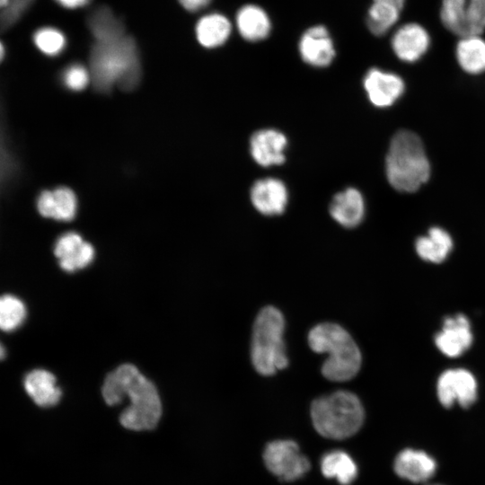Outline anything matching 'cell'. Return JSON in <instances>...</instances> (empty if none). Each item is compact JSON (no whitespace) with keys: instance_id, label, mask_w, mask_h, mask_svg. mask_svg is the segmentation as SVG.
Instances as JSON below:
<instances>
[{"instance_id":"6da1fadb","label":"cell","mask_w":485,"mask_h":485,"mask_svg":"<svg viewBox=\"0 0 485 485\" xmlns=\"http://www.w3.org/2000/svg\"><path fill=\"white\" fill-rule=\"evenodd\" d=\"M102 396L107 404L121 403L126 397L129 405L120 413V424L134 431L154 429L162 416V402L154 384L131 364H123L104 380Z\"/></svg>"},{"instance_id":"7a4b0ae2","label":"cell","mask_w":485,"mask_h":485,"mask_svg":"<svg viewBox=\"0 0 485 485\" xmlns=\"http://www.w3.org/2000/svg\"><path fill=\"white\" fill-rule=\"evenodd\" d=\"M91 81L95 90L108 93L116 84L131 91L141 78V66L137 44L131 37L95 42L90 53Z\"/></svg>"},{"instance_id":"3957f363","label":"cell","mask_w":485,"mask_h":485,"mask_svg":"<svg viewBox=\"0 0 485 485\" xmlns=\"http://www.w3.org/2000/svg\"><path fill=\"white\" fill-rule=\"evenodd\" d=\"M389 183L401 192H414L430 176V164L419 136L398 131L391 140L385 160Z\"/></svg>"},{"instance_id":"277c9868","label":"cell","mask_w":485,"mask_h":485,"mask_svg":"<svg viewBox=\"0 0 485 485\" xmlns=\"http://www.w3.org/2000/svg\"><path fill=\"white\" fill-rule=\"evenodd\" d=\"M308 344L316 353H327L322 373L331 381L353 378L361 366V353L349 333L332 322L314 326L308 334Z\"/></svg>"},{"instance_id":"5b68a950","label":"cell","mask_w":485,"mask_h":485,"mask_svg":"<svg viewBox=\"0 0 485 485\" xmlns=\"http://www.w3.org/2000/svg\"><path fill=\"white\" fill-rule=\"evenodd\" d=\"M311 418L321 436L330 439H344L360 429L365 412L356 394L348 391H337L313 401Z\"/></svg>"},{"instance_id":"8992f818","label":"cell","mask_w":485,"mask_h":485,"mask_svg":"<svg viewBox=\"0 0 485 485\" xmlns=\"http://www.w3.org/2000/svg\"><path fill=\"white\" fill-rule=\"evenodd\" d=\"M284 329V316L274 306L264 307L254 321L251 357L254 368L262 375H274L288 364Z\"/></svg>"},{"instance_id":"52a82bcc","label":"cell","mask_w":485,"mask_h":485,"mask_svg":"<svg viewBox=\"0 0 485 485\" xmlns=\"http://www.w3.org/2000/svg\"><path fill=\"white\" fill-rule=\"evenodd\" d=\"M263 460L268 470L284 481L302 478L310 469V462L293 440L269 443L264 449Z\"/></svg>"},{"instance_id":"ba28073f","label":"cell","mask_w":485,"mask_h":485,"mask_svg":"<svg viewBox=\"0 0 485 485\" xmlns=\"http://www.w3.org/2000/svg\"><path fill=\"white\" fill-rule=\"evenodd\" d=\"M476 395V380L465 369H450L438 378L437 396L445 407H451L454 402L469 407L475 401Z\"/></svg>"},{"instance_id":"9c48e42d","label":"cell","mask_w":485,"mask_h":485,"mask_svg":"<svg viewBox=\"0 0 485 485\" xmlns=\"http://www.w3.org/2000/svg\"><path fill=\"white\" fill-rule=\"evenodd\" d=\"M392 48L402 61L415 62L428 49L430 37L427 30L419 23L403 24L393 33Z\"/></svg>"},{"instance_id":"30bf717a","label":"cell","mask_w":485,"mask_h":485,"mask_svg":"<svg viewBox=\"0 0 485 485\" xmlns=\"http://www.w3.org/2000/svg\"><path fill=\"white\" fill-rule=\"evenodd\" d=\"M364 87L372 104L384 108L400 98L404 91V83L395 74L372 68L364 78Z\"/></svg>"},{"instance_id":"8fae6325","label":"cell","mask_w":485,"mask_h":485,"mask_svg":"<svg viewBox=\"0 0 485 485\" xmlns=\"http://www.w3.org/2000/svg\"><path fill=\"white\" fill-rule=\"evenodd\" d=\"M54 254L60 267L74 272L88 266L93 260L94 249L76 233H66L56 242Z\"/></svg>"},{"instance_id":"7c38bea8","label":"cell","mask_w":485,"mask_h":485,"mask_svg":"<svg viewBox=\"0 0 485 485\" xmlns=\"http://www.w3.org/2000/svg\"><path fill=\"white\" fill-rule=\"evenodd\" d=\"M435 342L445 356L454 357L462 355L472 342L468 319L463 314L446 318L442 331L436 335Z\"/></svg>"},{"instance_id":"4fadbf2b","label":"cell","mask_w":485,"mask_h":485,"mask_svg":"<svg viewBox=\"0 0 485 485\" xmlns=\"http://www.w3.org/2000/svg\"><path fill=\"white\" fill-rule=\"evenodd\" d=\"M288 199L285 184L275 178L257 181L251 190L254 207L263 215L275 216L284 212Z\"/></svg>"},{"instance_id":"5bb4252c","label":"cell","mask_w":485,"mask_h":485,"mask_svg":"<svg viewBox=\"0 0 485 485\" xmlns=\"http://www.w3.org/2000/svg\"><path fill=\"white\" fill-rule=\"evenodd\" d=\"M287 144V137L281 132L275 129H261L251 137V154L261 166L279 165L285 162L284 150Z\"/></svg>"},{"instance_id":"9a60e30c","label":"cell","mask_w":485,"mask_h":485,"mask_svg":"<svg viewBox=\"0 0 485 485\" xmlns=\"http://www.w3.org/2000/svg\"><path fill=\"white\" fill-rule=\"evenodd\" d=\"M299 51L304 62L317 67L330 65L335 56L332 40L323 26L312 27L304 33Z\"/></svg>"},{"instance_id":"2e32d148","label":"cell","mask_w":485,"mask_h":485,"mask_svg":"<svg viewBox=\"0 0 485 485\" xmlns=\"http://www.w3.org/2000/svg\"><path fill=\"white\" fill-rule=\"evenodd\" d=\"M37 207L45 217L61 221L72 220L77 209L75 193L68 188L60 187L54 190H44L39 196Z\"/></svg>"},{"instance_id":"e0dca14e","label":"cell","mask_w":485,"mask_h":485,"mask_svg":"<svg viewBox=\"0 0 485 485\" xmlns=\"http://www.w3.org/2000/svg\"><path fill=\"white\" fill-rule=\"evenodd\" d=\"M435 460L425 452L405 449L394 461V472L402 479L412 482H423L436 472Z\"/></svg>"},{"instance_id":"ac0fdd59","label":"cell","mask_w":485,"mask_h":485,"mask_svg":"<svg viewBox=\"0 0 485 485\" xmlns=\"http://www.w3.org/2000/svg\"><path fill=\"white\" fill-rule=\"evenodd\" d=\"M332 218L344 227H355L363 219L365 202L361 193L348 188L336 194L330 204Z\"/></svg>"},{"instance_id":"d6986e66","label":"cell","mask_w":485,"mask_h":485,"mask_svg":"<svg viewBox=\"0 0 485 485\" xmlns=\"http://www.w3.org/2000/svg\"><path fill=\"white\" fill-rule=\"evenodd\" d=\"M23 385L28 395L40 407L56 405L62 395L55 375L44 369H35L27 374Z\"/></svg>"},{"instance_id":"ffe728a7","label":"cell","mask_w":485,"mask_h":485,"mask_svg":"<svg viewBox=\"0 0 485 485\" xmlns=\"http://www.w3.org/2000/svg\"><path fill=\"white\" fill-rule=\"evenodd\" d=\"M87 25L96 42H107L125 35L122 21L107 6L94 9L88 16Z\"/></svg>"},{"instance_id":"44dd1931","label":"cell","mask_w":485,"mask_h":485,"mask_svg":"<svg viewBox=\"0 0 485 485\" xmlns=\"http://www.w3.org/2000/svg\"><path fill=\"white\" fill-rule=\"evenodd\" d=\"M236 24L242 38L250 41L265 39L270 31V22L266 13L252 4L245 5L239 10Z\"/></svg>"},{"instance_id":"7402d4cb","label":"cell","mask_w":485,"mask_h":485,"mask_svg":"<svg viewBox=\"0 0 485 485\" xmlns=\"http://www.w3.org/2000/svg\"><path fill=\"white\" fill-rule=\"evenodd\" d=\"M198 41L205 48H216L228 39L231 23L222 14L209 13L201 17L196 24Z\"/></svg>"},{"instance_id":"603a6c76","label":"cell","mask_w":485,"mask_h":485,"mask_svg":"<svg viewBox=\"0 0 485 485\" xmlns=\"http://www.w3.org/2000/svg\"><path fill=\"white\" fill-rule=\"evenodd\" d=\"M455 53L460 66L465 72L477 75L485 71V40L480 35L461 38Z\"/></svg>"},{"instance_id":"cb8c5ba5","label":"cell","mask_w":485,"mask_h":485,"mask_svg":"<svg viewBox=\"0 0 485 485\" xmlns=\"http://www.w3.org/2000/svg\"><path fill=\"white\" fill-rule=\"evenodd\" d=\"M322 473L336 479L340 485H349L357 476V467L346 452L333 450L326 453L321 460Z\"/></svg>"},{"instance_id":"d4e9b609","label":"cell","mask_w":485,"mask_h":485,"mask_svg":"<svg viewBox=\"0 0 485 485\" xmlns=\"http://www.w3.org/2000/svg\"><path fill=\"white\" fill-rule=\"evenodd\" d=\"M453 247L451 236L440 227H432L427 236L416 242V251L425 260L442 262Z\"/></svg>"},{"instance_id":"484cf974","label":"cell","mask_w":485,"mask_h":485,"mask_svg":"<svg viewBox=\"0 0 485 485\" xmlns=\"http://www.w3.org/2000/svg\"><path fill=\"white\" fill-rule=\"evenodd\" d=\"M401 11L392 4L373 1L366 17L368 29L377 36L385 34L398 22Z\"/></svg>"},{"instance_id":"4316f807","label":"cell","mask_w":485,"mask_h":485,"mask_svg":"<svg viewBox=\"0 0 485 485\" xmlns=\"http://www.w3.org/2000/svg\"><path fill=\"white\" fill-rule=\"evenodd\" d=\"M468 0H442L440 19L452 33L466 36V9Z\"/></svg>"},{"instance_id":"83f0119b","label":"cell","mask_w":485,"mask_h":485,"mask_svg":"<svg viewBox=\"0 0 485 485\" xmlns=\"http://www.w3.org/2000/svg\"><path fill=\"white\" fill-rule=\"evenodd\" d=\"M26 309L17 297L5 295L0 300V327L4 331H12L23 322Z\"/></svg>"},{"instance_id":"f1b7e54d","label":"cell","mask_w":485,"mask_h":485,"mask_svg":"<svg viewBox=\"0 0 485 485\" xmlns=\"http://www.w3.org/2000/svg\"><path fill=\"white\" fill-rule=\"evenodd\" d=\"M33 42L37 48L47 56H57L66 48L64 33L54 27H41L33 34Z\"/></svg>"},{"instance_id":"f546056e","label":"cell","mask_w":485,"mask_h":485,"mask_svg":"<svg viewBox=\"0 0 485 485\" xmlns=\"http://www.w3.org/2000/svg\"><path fill=\"white\" fill-rule=\"evenodd\" d=\"M484 31L485 0H468L466 9V36L481 35Z\"/></svg>"},{"instance_id":"4dcf8cb0","label":"cell","mask_w":485,"mask_h":485,"mask_svg":"<svg viewBox=\"0 0 485 485\" xmlns=\"http://www.w3.org/2000/svg\"><path fill=\"white\" fill-rule=\"evenodd\" d=\"M62 82L70 90H84L91 81L90 70L81 64H72L62 73Z\"/></svg>"},{"instance_id":"1f68e13d","label":"cell","mask_w":485,"mask_h":485,"mask_svg":"<svg viewBox=\"0 0 485 485\" xmlns=\"http://www.w3.org/2000/svg\"><path fill=\"white\" fill-rule=\"evenodd\" d=\"M34 0H10L9 5L1 13V27L6 30L13 26L28 10Z\"/></svg>"},{"instance_id":"d6a6232c","label":"cell","mask_w":485,"mask_h":485,"mask_svg":"<svg viewBox=\"0 0 485 485\" xmlns=\"http://www.w3.org/2000/svg\"><path fill=\"white\" fill-rule=\"evenodd\" d=\"M184 9L190 12H197L206 7L211 0H179Z\"/></svg>"},{"instance_id":"836d02e7","label":"cell","mask_w":485,"mask_h":485,"mask_svg":"<svg viewBox=\"0 0 485 485\" xmlns=\"http://www.w3.org/2000/svg\"><path fill=\"white\" fill-rule=\"evenodd\" d=\"M59 5L66 9H77L89 4L91 0H55Z\"/></svg>"},{"instance_id":"e575fe53","label":"cell","mask_w":485,"mask_h":485,"mask_svg":"<svg viewBox=\"0 0 485 485\" xmlns=\"http://www.w3.org/2000/svg\"><path fill=\"white\" fill-rule=\"evenodd\" d=\"M373 1L386 2V3L392 4L395 5V6H397L401 10L403 9L404 4H405V0H373Z\"/></svg>"},{"instance_id":"d590c367","label":"cell","mask_w":485,"mask_h":485,"mask_svg":"<svg viewBox=\"0 0 485 485\" xmlns=\"http://www.w3.org/2000/svg\"><path fill=\"white\" fill-rule=\"evenodd\" d=\"M4 347L2 346V347H1V358H4Z\"/></svg>"}]
</instances>
